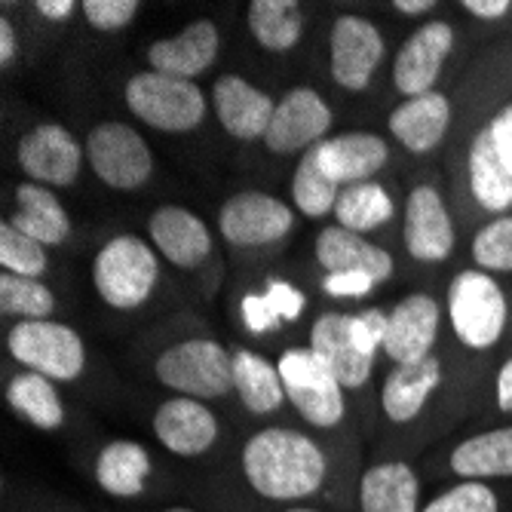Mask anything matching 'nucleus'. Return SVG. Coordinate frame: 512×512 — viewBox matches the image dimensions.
Listing matches in <instances>:
<instances>
[{"instance_id":"nucleus-30","label":"nucleus","mask_w":512,"mask_h":512,"mask_svg":"<svg viewBox=\"0 0 512 512\" xmlns=\"http://www.w3.org/2000/svg\"><path fill=\"white\" fill-rule=\"evenodd\" d=\"M7 405L40 433H59L68 421V408L56 381L37 375V371H19L16 378H10Z\"/></svg>"},{"instance_id":"nucleus-42","label":"nucleus","mask_w":512,"mask_h":512,"mask_svg":"<svg viewBox=\"0 0 512 512\" xmlns=\"http://www.w3.org/2000/svg\"><path fill=\"white\" fill-rule=\"evenodd\" d=\"M378 283L365 273H325L322 279V289L325 295H335V298H362L375 289Z\"/></svg>"},{"instance_id":"nucleus-18","label":"nucleus","mask_w":512,"mask_h":512,"mask_svg":"<svg viewBox=\"0 0 512 512\" xmlns=\"http://www.w3.org/2000/svg\"><path fill=\"white\" fill-rule=\"evenodd\" d=\"M454 40H457L454 25L445 19H433L402 40L393 59V83L405 99L424 96V92L436 89L442 68L454 50Z\"/></svg>"},{"instance_id":"nucleus-44","label":"nucleus","mask_w":512,"mask_h":512,"mask_svg":"<svg viewBox=\"0 0 512 512\" xmlns=\"http://www.w3.org/2000/svg\"><path fill=\"white\" fill-rule=\"evenodd\" d=\"M460 10H467L473 19H482V22H500V19H509L512 4L509 0H463Z\"/></svg>"},{"instance_id":"nucleus-28","label":"nucleus","mask_w":512,"mask_h":512,"mask_svg":"<svg viewBox=\"0 0 512 512\" xmlns=\"http://www.w3.org/2000/svg\"><path fill=\"white\" fill-rule=\"evenodd\" d=\"M316 261L325 273H365L375 283H384V279L393 276V255L375 243H368L362 234H353V230H344L338 224L322 227L316 237Z\"/></svg>"},{"instance_id":"nucleus-51","label":"nucleus","mask_w":512,"mask_h":512,"mask_svg":"<svg viewBox=\"0 0 512 512\" xmlns=\"http://www.w3.org/2000/svg\"><path fill=\"white\" fill-rule=\"evenodd\" d=\"M62 512H83V509H62Z\"/></svg>"},{"instance_id":"nucleus-46","label":"nucleus","mask_w":512,"mask_h":512,"mask_svg":"<svg viewBox=\"0 0 512 512\" xmlns=\"http://www.w3.org/2000/svg\"><path fill=\"white\" fill-rule=\"evenodd\" d=\"M19 59V34L13 22L4 16L0 19V68H10Z\"/></svg>"},{"instance_id":"nucleus-2","label":"nucleus","mask_w":512,"mask_h":512,"mask_svg":"<svg viewBox=\"0 0 512 512\" xmlns=\"http://www.w3.org/2000/svg\"><path fill=\"white\" fill-rule=\"evenodd\" d=\"M448 322L454 338L470 350H491L509 325V298L497 279L479 267L454 273L448 283Z\"/></svg>"},{"instance_id":"nucleus-11","label":"nucleus","mask_w":512,"mask_h":512,"mask_svg":"<svg viewBox=\"0 0 512 512\" xmlns=\"http://www.w3.org/2000/svg\"><path fill=\"white\" fill-rule=\"evenodd\" d=\"M221 237L237 249H258L286 240L295 230V209L264 191H240L218 212Z\"/></svg>"},{"instance_id":"nucleus-47","label":"nucleus","mask_w":512,"mask_h":512,"mask_svg":"<svg viewBox=\"0 0 512 512\" xmlns=\"http://www.w3.org/2000/svg\"><path fill=\"white\" fill-rule=\"evenodd\" d=\"M34 10L50 22H68L77 10L74 0H37Z\"/></svg>"},{"instance_id":"nucleus-15","label":"nucleus","mask_w":512,"mask_h":512,"mask_svg":"<svg viewBox=\"0 0 512 512\" xmlns=\"http://www.w3.org/2000/svg\"><path fill=\"white\" fill-rule=\"evenodd\" d=\"M332 129V108L313 86H295L276 102L264 145L273 154H307Z\"/></svg>"},{"instance_id":"nucleus-36","label":"nucleus","mask_w":512,"mask_h":512,"mask_svg":"<svg viewBox=\"0 0 512 512\" xmlns=\"http://www.w3.org/2000/svg\"><path fill=\"white\" fill-rule=\"evenodd\" d=\"M0 310H4V316H16L19 322L53 319L56 295L43 279L0 273Z\"/></svg>"},{"instance_id":"nucleus-43","label":"nucleus","mask_w":512,"mask_h":512,"mask_svg":"<svg viewBox=\"0 0 512 512\" xmlns=\"http://www.w3.org/2000/svg\"><path fill=\"white\" fill-rule=\"evenodd\" d=\"M243 319L249 325V332H276L279 329V316L270 310L264 295H246L243 298Z\"/></svg>"},{"instance_id":"nucleus-12","label":"nucleus","mask_w":512,"mask_h":512,"mask_svg":"<svg viewBox=\"0 0 512 512\" xmlns=\"http://www.w3.org/2000/svg\"><path fill=\"white\" fill-rule=\"evenodd\" d=\"M384 62V34L381 28L356 13L335 19L329 31V71L347 92L368 89L371 77Z\"/></svg>"},{"instance_id":"nucleus-6","label":"nucleus","mask_w":512,"mask_h":512,"mask_svg":"<svg viewBox=\"0 0 512 512\" xmlns=\"http://www.w3.org/2000/svg\"><path fill=\"white\" fill-rule=\"evenodd\" d=\"M154 375L175 396L224 399L234 390V353L212 338H188L157 356Z\"/></svg>"},{"instance_id":"nucleus-4","label":"nucleus","mask_w":512,"mask_h":512,"mask_svg":"<svg viewBox=\"0 0 512 512\" xmlns=\"http://www.w3.org/2000/svg\"><path fill=\"white\" fill-rule=\"evenodd\" d=\"M160 279V255L135 234L111 237L92 261V286L114 310L142 307Z\"/></svg>"},{"instance_id":"nucleus-13","label":"nucleus","mask_w":512,"mask_h":512,"mask_svg":"<svg viewBox=\"0 0 512 512\" xmlns=\"http://www.w3.org/2000/svg\"><path fill=\"white\" fill-rule=\"evenodd\" d=\"M16 160L31 181L46 188H71L80 178L86 148L77 145V138L62 123H37L19 138Z\"/></svg>"},{"instance_id":"nucleus-26","label":"nucleus","mask_w":512,"mask_h":512,"mask_svg":"<svg viewBox=\"0 0 512 512\" xmlns=\"http://www.w3.org/2000/svg\"><path fill=\"white\" fill-rule=\"evenodd\" d=\"M451 117H454L451 99L445 92L433 89V92H424V96H414L396 105L387 126L408 154L424 157V154H433L445 142Z\"/></svg>"},{"instance_id":"nucleus-27","label":"nucleus","mask_w":512,"mask_h":512,"mask_svg":"<svg viewBox=\"0 0 512 512\" xmlns=\"http://www.w3.org/2000/svg\"><path fill=\"white\" fill-rule=\"evenodd\" d=\"M316 157L325 175H329L338 188H350V184H362L375 178L387 166L390 148L375 132H344V135L319 142Z\"/></svg>"},{"instance_id":"nucleus-49","label":"nucleus","mask_w":512,"mask_h":512,"mask_svg":"<svg viewBox=\"0 0 512 512\" xmlns=\"http://www.w3.org/2000/svg\"><path fill=\"white\" fill-rule=\"evenodd\" d=\"M276 512H329V509L313 506V503H298V506H279Z\"/></svg>"},{"instance_id":"nucleus-1","label":"nucleus","mask_w":512,"mask_h":512,"mask_svg":"<svg viewBox=\"0 0 512 512\" xmlns=\"http://www.w3.org/2000/svg\"><path fill=\"white\" fill-rule=\"evenodd\" d=\"M240 479L270 506L313 503L329 494L335 463L325 445L295 427H261L240 448Z\"/></svg>"},{"instance_id":"nucleus-23","label":"nucleus","mask_w":512,"mask_h":512,"mask_svg":"<svg viewBox=\"0 0 512 512\" xmlns=\"http://www.w3.org/2000/svg\"><path fill=\"white\" fill-rule=\"evenodd\" d=\"M218 50H221L218 25L212 19H197L191 25H184L175 37H163L151 43L148 62H151V71L194 80L215 65Z\"/></svg>"},{"instance_id":"nucleus-3","label":"nucleus","mask_w":512,"mask_h":512,"mask_svg":"<svg viewBox=\"0 0 512 512\" xmlns=\"http://www.w3.org/2000/svg\"><path fill=\"white\" fill-rule=\"evenodd\" d=\"M276 368L286 387V399L304 424L319 433H332L347 421V390L310 347L283 350Z\"/></svg>"},{"instance_id":"nucleus-9","label":"nucleus","mask_w":512,"mask_h":512,"mask_svg":"<svg viewBox=\"0 0 512 512\" xmlns=\"http://www.w3.org/2000/svg\"><path fill=\"white\" fill-rule=\"evenodd\" d=\"M86 160L111 191H138L154 175L145 135L120 120H105L86 135Z\"/></svg>"},{"instance_id":"nucleus-21","label":"nucleus","mask_w":512,"mask_h":512,"mask_svg":"<svg viewBox=\"0 0 512 512\" xmlns=\"http://www.w3.org/2000/svg\"><path fill=\"white\" fill-rule=\"evenodd\" d=\"M212 105L215 117L224 126V132L237 142H255L267 135V126L273 120L276 102L264 89L252 86L240 74H224L212 86Z\"/></svg>"},{"instance_id":"nucleus-37","label":"nucleus","mask_w":512,"mask_h":512,"mask_svg":"<svg viewBox=\"0 0 512 512\" xmlns=\"http://www.w3.org/2000/svg\"><path fill=\"white\" fill-rule=\"evenodd\" d=\"M470 258L485 273H512V212L488 218L470 243Z\"/></svg>"},{"instance_id":"nucleus-40","label":"nucleus","mask_w":512,"mask_h":512,"mask_svg":"<svg viewBox=\"0 0 512 512\" xmlns=\"http://www.w3.org/2000/svg\"><path fill=\"white\" fill-rule=\"evenodd\" d=\"M384 335H387V313L378 307H368L362 313H353V341L356 347L375 359L384 350Z\"/></svg>"},{"instance_id":"nucleus-17","label":"nucleus","mask_w":512,"mask_h":512,"mask_svg":"<svg viewBox=\"0 0 512 512\" xmlns=\"http://www.w3.org/2000/svg\"><path fill=\"white\" fill-rule=\"evenodd\" d=\"M89 479L114 500H145L157 479L154 451L138 439H111L92 454Z\"/></svg>"},{"instance_id":"nucleus-35","label":"nucleus","mask_w":512,"mask_h":512,"mask_svg":"<svg viewBox=\"0 0 512 512\" xmlns=\"http://www.w3.org/2000/svg\"><path fill=\"white\" fill-rule=\"evenodd\" d=\"M338 194L341 188L325 175L319 157H316V148H310L298 166H295V175H292V203L301 215L307 218H322L335 212V203H338Z\"/></svg>"},{"instance_id":"nucleus-14","label":"nucleus","mask_w":512,"mask_h":512,"mask_svg":"<svg viewBox=\"0 0 512 512\" xmlns=\"http://www.w3.org/2000/svg\"><path fill=\"white\" fill-rule=\"evenodd\" d=\"M402 243L414 261L442 264L451 258L457 246L454 218L445 206V197L436 184L424 181L411 188L405 200V224H402Z\"/></svg>"},{"instance_id":"nucleus-16","label":"nucleus","mask_w":512,"mask_h":512,"mask_svg":"<svg viewBox=\"0 0 512 512\" xmlns=\"http://www.w3.org/2000/svg\"><path fill=\"white\" fill-rule=\"evenodd\" d=\"M448 482L512 485V424H494L457 439L442 454Z\"/></svg>"},{"instance_id":"nucleus-45","label":"nucleus","mask_w":512,"mask_h":512,"mask_svg":"<svg viewBox=\"0 0 512 512\" xmlns=\"http://www.w3.org/2000/svg\"><path fill=\"white\" fill-rule=\"evenodd\" d=\"M494 408L503 417H512V356L503 359L494 378Z\"/></svg>"},{"instance_id":"nucleus-19","label":"nucleus","mask_w":512,"mask_h":512,"mask_svg":"<svg viewBox=\"0 0 512 512\" xmlns=\"http://www.w3.org/2000/svg\"><path fill=\"white\" fill-rule=\"evenodd\" d=\"M424 503L421 470L405 457L368 463L356 479L359 512H421Z\"/></svg>"},{"instance_id":"nucleus-24","label":"nucleus","mask_w":512,"mask_h":512,"mask_svg":"<svg viewBox=\"0 0 512 512\" xmlns=\"http://www.w3.org/2000/svg\"><path fill=\"white\" fill-rule=\"evenodd\" d=\"M148 234L157 255L181 270L200 267L212 252L209 224L184 206H160L148 221Z\"/></svg>"},{"instance_id":"nucleus-5","label":"nucleus","mask_w":512,"mask_h":512,"mask_svg":"<svg viewBox=\"0 0 512 512\" xmlns=\"http://www.w3.org/2000/svg\"><path fill=\"white\" fill-rule=\"evenodd\" d=\"M470 194L482 212H512V102L500 105L473 135L467 151Z\"/></svg>"},{"instance_id":"nucleus-38","label":"nucleus","mask_w":512,"mask_h":512,"mask_svg":"<svg viewBox=\"0 0 512 512\" xmlns=\"http://www.w3.org/2000/svg\"><path fill=\"white\" fill-rule=\"evenodd\" d=\"M0 267H4V273L40 279L50 270V255H46V246H40L37 240L16 230L10 221H4L0 224Z\"/></svg>"},{"instance_id":"nucleus-41","label":"nucleus","mask_w":512,"mask_h":512,"mask_svg":"<svg viewBox=\"0 0 512 512\" xmlns=\"http://www.w3.org/2000/svg\"><path fill=\"white\" fill-rule=\"evenodd\" d=\"M264 301L279 316V322H292V319H298L304 313V295L295 286L283 283V279H270Z\"/></svg>"},{"instance_id":"nucleus-8","label":"nucleus","mask_w":512,"mask_h":512,"mask_svg":"<svg viewBox=\"0 0 512 512\" xmlns=\"http://www.w3.org/2000/svg\"><path fill=\"white\" fill-rule=\"evenodd\" d=\"M7 350L19 365H25V371H37L56 384L77 381L86 368L83 338L56 319L16 322L7 332Z\"/></svg>"},{"instance_id":"nucleus-22","label":"nucleus","mask_w":512,"mask_h":512,"mask_svg":"<svg viewBox=\"0 0 512 512\" xmlns=\"http://www.w3.org/2000/svg\"><path fill=\"white\" fill-rule=\"evenodd\" d=\"M442 387V359L433 353L421 362L396 365L381 387V411L393 427H411L424 417Z\"/></svg>"},{"instance_id":"nucleus-32","label":"nucleus","mask_w":512,"mask_h":512,"mask_svg":"<svg viewBox=\"0 0 512 512\" xmlns=\"http://www.w3.org/2000/svg\"><path fill=\"white\" fill-rule=\"evenodd\" d=\"M246 22L267 53H289L304 37V13L295 0H252Z\"/></svg>"},{"instance_id":"nucleus-29","label":"nucleus","mask_w":512,"mask_h":512,"mask_svg":"<svg viewBox=\"0 0 512 512\" xmlns=\"http://www.w3.org/2000/svg\"><path fill=\"white\" fill-rule=\"evenodd\" d=\"M25 237L37 240L40 246H62L71 237V215L53 188L37 181H22L16 188V212L7 218Z\"/></svg>"},{"instance_id":"nucleus-10","label":"nucleus","mask_w":512,"mask_h":512,"mask_svg":"<svg viewBox=\"0 0 512 512\" xmlns=\"http://www.w3.org/2000/svg\"><path fill=\"white\" fill-rule=\"evenodd\" d=\"M151 433L169 457L203 460L221 442V421L206 402L191 396H172L154 408Z\"/></svg>"},{"instance_id":"nucleus-34","label":"nucleus","mask_w":512,"mask_h":512,"mask_svg":"<svg viewBox=\"0 0 512 512\" xmlns=\"http://www.w3.org/2000/svg\"><path fill=\"white\" fill-rule=\"evenodd\" d=\"M421 512H512V485L448 482L427 497Z\"/></svg>"},{"instance_id":"nucleus-39","label":"nucleus","mask_w":512,"mask_h":512,"mask_svg":"<svg viewBox=\"0 0 512 512\" xmlns=\"http://www.w3.org/2000/svg\"><path fill=\"white\" fill-rule=\"evenodd\" d=\"M80 10L92 28L108 34V31H120V28L132 25L142 4H138V0H86Z\"/></svg>"},{"instance_id":"nucleus-33","label":"nucleus","mask_w":512,"mask_h":512,"mask_svg":"<svg viewBox=\"0 0 512 512\" xmlns=\"http://www.w3.org/2000/svg\"><path fill=\"white\" fill-rule=\"evenodd\" d=\"M393 197L387 194V188H381L378 181H362V184H350V188H341L338 203H335V215H338V227L353 230V234H368L381 224H387L393 218Z\"/></svg>"},{"instance_id":"nucleus-50","label":"nucleus","mask_w":512,"mask_h":512,"mask_svg":"<svg viewBox=\"0 0 512 512\" xmlns=\"http://www.w3.org/2000/svg\"><path fill=\"white\" fill-rule=\"evenodd\" d=\"M160 512H203V509L188 506V503H172V506H166V509H160Z\"/></svg>"},{"instance_id":"nucleus-31","label":"nucleus","mask_w":512,"mask_h":512,"mask_svg":"<svg viewBox=\"0 0 512 512\" xmlns=\"http://www.w3.org/2000/svg\"><path fill=\"white\" fill-rule=\"evenodd\" d=\"M230 353H234V390L249 414L267 417L289 402L279 368L270 359H264L249 347H237Z\"/></svg>"},{"instance_id":"nucleus-20","label":"nucleus","mask_w":512,"mask_h":512,"mask_svg":"<svg viewBox=\"0 0 512 512\" xmlns=\"http://www.w3.org/2000/svg\"><path fill=\"white\" fill-rule=\"evenodd\" d=\"M439 325H442L439 301L427 292H414L387 313V335L381 353H387V359H393L396 365L421 362L433 356Z\"/></svg>"},{"instance_id":"nucleus-7","label":"nucleus","mask_w":512,"mask_h":512,"mask_svg":"<svg viewBox=\"0 0 512 512\" xmlns=\"http://www.w3.org/2000/svg\"><path fill=\"white\" fill-rule=\"evenodd\" d=\"M129 111L151 129L160 132H191L206 120L209 102L194 80L169 77L160 71H142L126 83Z\"/></svg>"},{"instance_id":"nucleus-48","label":"nucleus","mask_w":512,"mask_h":512,"mask_svg":"<svg viewBox=\"0 0 512 512\" xmlns=\"http://www.w3.org/2000/svg\"><path fill=\"white\" fill-rule=\"evenodd\" d=\"M393 10H399L402 16H424L436 10V4L433 0H393Z\"/></svg>"},{"instance_id":"nucleus-25","label":"nucleus","mask_w":512,"mask_h":512,"mask_svg":"<svg viewBox=\"0 0 512 512\" xmlns=\"http://www.w3.org/2000/svg\"><path fill=\"white\" fill-rule=\"evenodd\" d=\"M310 350L335 371L344 390H362L371 381L375 359L353 341V313H322L310 329Z\"/></svg>"}]
</instances>
